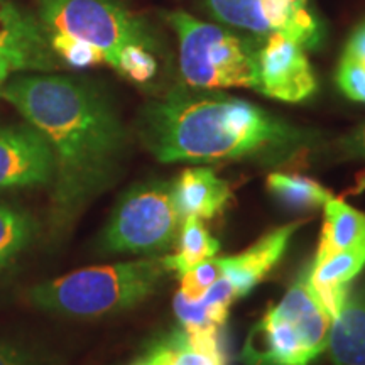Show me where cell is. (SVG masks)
I'll return each instance as SVG.
<instances>
[{
    "label": "cell",
    "mask_w": 365,
    "mask_h": 365,
    "mask_svg": "<svg viewBox=\"0 0 365 365\" xmlns=\"http://www.w3.org/2000/svg\"><path fill=\"white\" fill-rule=\"evenodd\" d=\"M166 272L163 257L85 267L33 286L27 301L41 312L68 318L107 317L148 299Z\"/></svg>",
    "instance_id": "3957f363"
},
{
    "label": "cell",
    "mask_w": 365,
    "mask_h": 365,
    "mask_svg": "<svg viewBox=\"0 0 365 365\" xmlns=\"http://www.w3.org/2000/svg\"><path fill=\"white\" fill-rule=\"evenodd\" d=\"M222 276L220 259H208L180 276L181 293L188 299H200Z\"/></svg>",
    "instance_id": "d4e9b609"
},
{
    "label": "cell",
    "mask_w": 365,
    "mask_h": 365,
    "mask_svg": "<svg viewBox=\"0 0 365 365\" xmlns=\"http://www.w3.org/2000/svg\"><path fill=\"white\" fill-rule=\"evenodd\" d=\"M175 200L182 220L213 218L230 203L232 190L212 168H186L175 181Z\"/></svg>",
    "instance_id": "9a60e30c"
},
{
    "label": "cell",
    "mask_w": 365,
    "mask_h": 365,
    "mask_svg": "<svg viewBox=\"0 0 365 365\" xmlns=\"http://www.w3.org/2000/svg\"><path fill=\"white\" fill-rule=\"evenodd\" d=\"M218 333H190L180 327L150 344L129 365H223Z\"/></svg>",
    "instance_id": "4fadbf2b"
},
{
    "label": "cell",
    "mask_w": 365,
    "mask_h": 365,
    "mask_svg": "<svg viewBox=\"0 0 365 365\" xmlns=\"http://www.w3.org/2000/svg\"><path fill=\"white\" fill-rule=\"evenodd\" d=\"M328 349L333 365H365V286L349 291L331 322Z\"/></svg>",
    "instance_id": "2e32d148"
},
{
    "label": "cell",
    "mask_w": 365,
    "mask_h": 365,
    "mask_svg": "<svg viewBox=\"0 0 365 365\" xmlns=\"http://www.w3.org/2000/svg\"><path fill=\"white\" fill-rule=\"evenodd\" d=\"M340 153L345 158L365 159V124L341 137Z\"/></svg>",
    "instance_id": "4316f807"
},
{
    "label": "cell",
    "mask_w": 365,
    "mask_h": 365,
    "mask_svg": "<svg viewBox=\"0 0 365 365\" xmlns=\"http://www.w3.org/2000/svg\"><path fill=\"white\" fill-rule=\"evenodd\" d=\"M180 41V70L190 88L257 90V51L249 39L185 11L166 14Z\"/></svg>",
    "instance_id": "5b68a950"
},
{
    "label": "cell",
    "mask_w": 365,
    "mask_h": 365,
    "mask_svg": "<svg viewBox=\"0 0 365 365\" xmlns=\"http://www.w3.org/2000/svg\"><path fill=\"white\" fill-rule=\"evenodd\" d=\"M0 53L12 59L17 71H51L58 66L39 19L14 0H0Z\"/></svg>",
    "instance_id": "8fae6325"
},
{
    "label": "cell",
    "mask_w": 365,
    "mask_h": 365,
    "mask_svg": "<svg viewBox=\"0 0 365 365\" xmlns=\"http://www.w3.org/2000/svg\"><path fill=\"white\" fill-rule=\"evenodd\" d=\"M267 190L277 202L294 210H308L323 207L333 198L331 191L312 178L301 175L272 173L267 176Z\"/></svg>",
    "instance_id": "ffe728a7"
},
{
    "label": "cell",
    "mask_w": 365,
    "mask_h": 365,
    "mask_svg": "<svg viewBox=\"0 0 365 365\" xmlns=\"http://www.w3.org/2000/svg\"><path fill=\"white\" fill-rule=\"evenodd\" d=\"M301 225L303 220L287 223L269 232L244 252L220 259L222 276L232 282L237 298L249 294L272 271Z\"/></svg>",
    "instance_id": "7c38bea8"
},
{
    "label": "cell",
    "mask_w": 365,
    "mask_h": 365,
    "mask_svg": "<svg viewBox=\"0 0 365 365\" xmlns=\"http://www.w3.org/2000/svg\"><path fill=\"white\" fill-rule=\"evenodd\" d=\"M12 71H17V68L12 63V59L6 56L4 53H0V91H2L4 86H6Z\"/></svg>",
    "instance_id": "83f0119b"
},
{
    "label": "cell",
    "mask_w": 365,
    "mask_h": 365,
    "mask_svg": "<svg viewBox=\"0 0 365 365\" xmlns=\"http://www.w3.org/2000/svg\"><path fill=\"white\" fill-rule=\"evenodd\" d=\"M308 264L276 307L250 331L245 365H309L328 349L333 318L314 294Z\"/></svg>",
    "instance_id": "277c9868"
},
{
    "label": "cell",
    "mask_w": 365,
    "mask_h": 365,
    "mask_svg": "<svg viewBox=\"0 0 365 365\" xmlns=\"http://www.w3.org/2000/svg\"><path fill=\"white\" fill-rule=\"evenodd\" d=\"M53 150L31 124L0 127V191L49 186Z\"/></svg>",
    "instance_id": "30bf717a"
},
{
    "label": "cell",
    "mask_w": 365,
    "mask_h": 365,
    "mask_svg": "<svg viewBox=\"0 0 365 365\" xmlns=\"http://www.w3.org/2000/svg\"><path fill=\"white\" fill-rule=\"evenodd\" d=\"M207 11L222 24L267 38L289 36L304 48H317L322 24L309 11L308 0H203Z\"/></svg>",
    "instance_id": "ba28073f"
},
{
    "label": "cell",
    "mask_w": 365,
    "mask_h": 365,
    "mask_svg": "<svg viewBox=\"0 0 365 365\" xmlns=\"http://www.w3.org/2000/svg\"><path fill=\"white\" fill-rule=\"evenodd\" d=\"M113 70L134 83H149L158 73V61L153 49L143 44H127L115 59Z\"/></svg>",
    "instance_id": "603a6c76"
},
{
    "label": "cell",
    "mask_w": 365,
    "mask_h": 365,
    "mask_svg": "<svg viewBox=\"0 0 365 365\" xmlns=\"http://www.w3.org/2000/svg\"><path fill=\"white\" fill-rule=\"evenodd\" d=\"M0 365H43L39 357L24 345L0 340Z\"/></svg>",
    "instance_id": "484cf974"
},
{
    "label": "cell",
    "mask_w": 365,
    "mask_h": 365,
    "mask_svg": "<svg viewBox=\"0 0 365 365\" xmlns=\"http://www.w3.org/2000/svg\"><path fill=\"white\" fill-rule=\"evenodd\" d=\"M365 267V242L357 247L340 250L325 259L312 262L309 282L314 294L330 313L331 318L339 314L350 291V282Z\"/></svg>",
    "instance_id": "5bb4252c"
},
{
    "label": "cell",
    "mask_w": 365,
    "mask_h": 365,
    "mask_svg": "<svg viewBox=\"0 0 365 365\" xmlns=\"http://www.w3.org/2000/svg\"><path fill=\"white\" fill-rule=\"evenodd\" d=\"M33 235L34 222L24 210L0 203V271L24 252Z\"/></svg>",
    "instance_id": "44dd1931"
},
{
    "label": "cell",
    "mask_w": 365,
    "mask_h": 365,
    "mask_svg": "<svg viewBox=\"0 0 365 365\" xmlns=\"http://www.w3.org/2000/svg\"><path fill=\"white\" fill-rule=\"evenodd\" d=\"M44 33H58L97 48L108 66L127 44L156 46L143 17L118 0H38Z\"/></svg>",
    "instance_id": "52a82bcc"
},
{
    "label": "cell",
    "mask_w": 365,
    "mask_h": 365,
    "mask_svg": "<svg viewBox=\"0 0 365 365\" xmlns=\"http://www.w3.org/2000/svg\"><path fill=\"white\" fill-rule=\"evenodd\" d=\"M181 218L175 181L137 182L117 202L100 235L98 249L103 254L166 252L178 240Z\"/></svg>",
    "instance_id": "8992f818"
},
{
    "label": "cell",
    "mask_w": 365,
    "mask_h": 365,
    "mask_svg": "<svg viewBox=\"0 0 365 365\" xmlns=\"http://www.w3.org/2000/svg\"><path fill=\"white\" fill-rule=\"evenodd\" d=\"M0 97L53 150L49 234L59 239L118 180L127 149L124 125L97 86L71 76H19L7 81Z\"/></svg>",
    "instance_id": "6da1fadb"
},
{
    "label": "cell",
    "mask_w": 365,
    "mask_h": 365,
    "mask_svg": "<svg viewBox=\"0 0 365 365\" xmlns=\"http://www.w3.org/2000/svg\"><path fill=\"white\" fill-rule=\"evenodd\" d=\"M304 49L286 34L267 36L257 51V91L287 103L312 97L318 83Z\"/></svg>",
    "instance_id": "9c48e42d"
},
{
    "label": "cell",
    "mask_w": 365,
    "mask_h": 365,
    "mask_svg": "<svg viewBox=\"0 0 365 365\" xmlns=\"http://www.w3.org/2000/svg\"><path fill=\"white\" fill-rule=\"evenodd\" d=\"M178 240H180V250L175 255L163 257L168 272H176L178 276L203 261H208L220 250V242L210 235V232L202 223V218L198 217L185 218Z\"/></svg>",
    "instance_id": "d6986e66"
},
{
    "label": "cell",
    "mask_w": 365,
    "mask_h": 365,
    "mask_svg": "<svg viewBox=\"0 0 365 365\" xmlns=\"http://www.w3.org/2000/svg\"><path fill=\"white\" fill-rule=\"evenodd\" d=\"M139 137L161 163H279L307 148L313 134L242 98L180 86L145 105Z\"/></svg>",
    "instance_id": "7a4b0ae2"
},
{
    "label": "cell",
    "mask_w": 365,
    "mask_h": 365,
    "mask_svg": "<svg viewBox=\"0 0 365 365\" xmlns=\"http://www.w3.org/2000/svg\"><path fill=\"white\" fill-rule=\"evenodd\" d=\"M336 83L346 97L365 103V22L349 38L336 70Z\"/></svg>",
    "instance_id": "7402d4cb"
},
{
    "label": "cell",
    "mask_w": 365,
    "mask_h": 365,
    "mask_svg": "<svg viewBox=\"0 0 365 365\" xmlns=\"http://www.w3.org/2000/svg\"><path fill=\"white\" fill-rule=\"evenodd\" d=\"M235 299L237 294L232 282L225 276H220L200 299H188L178 291L173 307L180 327L186 331H213L220 330L227 322Z\"/></svg>",
    "instance_id": "e0dca14e"
},
{
    "label": "cell",
    "mask_w": 365,
    "mask_h": 365,
    "mask_svg": "<svg viewBox=\"0 0 365 365\" xmlns=\"http://www.w3.org/2000/svg\"><path fill=\"white\" fill-rule=\"evenodd\" d=\"M323 207H325V223H323L318 252L314 255L317 261L364 244L365 213L339 198H330Z\"/></svg>",
    "instance_id": "ac0fdd59"
},
{
    "label": "cell",
    "mask_w": 365,
    "mask_h": 365,
    "mask_svg": "<svg viewBox=\"0 0 365 365\" xmlns=\"http://www.w3.org/2000/svg\"><path fill=\"white\" fill-rule=\"evenodd\" d=\"M46 38H48L49 48H51L54 56L61 59L70 68H91L107 65L103 54L97 48H93V46L80 43V41H75L58 33L46 34Z\"/></svg>",
    "instance_id": "cb8c5ba5"
}]
</instances>
